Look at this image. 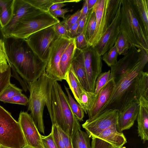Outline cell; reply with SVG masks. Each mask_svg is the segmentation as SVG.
I'll list each match as a JSON object with an SVG mask.
<instances>
[{
    "instance_id": "3957f363",
    "label": "cell",
    "mask_w": 148,
    "mask_h": 148,
    "mask_svg": "<svg viewBox=\"0 0 148 148\" xmlns=\"http://www.w3.org/2000/svg\"><path fill=\"white\" fill-rule=\"evenodd\" d=\"M148 51L145 50L141 59L129 67L115 82L113 93L105 110L116 109L119 112L135 100L134 92L135 80L148 62Z\"/></svg>"
},
{
    "instance_id": "6f0895ef",
    "label": "cell",
    "mask_w": 148,
    "mask_h": 148,
    "mask_svg": "<svg viewBox=\"0 0 148 148\" xmlns=\"http://www.w3.org/2000/svg\"><path fill=\"white\" fill-rule=\"evenodd\" d=\"M22 148H31L30 147H29V146L27 145H26L25 146H24V147H23Z\"/></svg>"
},
{
    "instance_id": "ee69618b",
    "label": "cell",
    "mask_w": 148,
    "mask_h": 148,
    "mask_svg": "<svg viewBox=\"0 0 148 148\" xmlns=\"http://www.w3.org/2000/svg\"><path fill=\"white\" fill-rule=\"evenodd\" d=\"M73 148H83L82 130H79L72 139Z\"/></svg>"
},
{
    "instance_id": "ffe728a7",
    "label": "cell",
    "mask_w": 148,
    "mask_h": 148,
    "mask_svg": "<svg viewBox=\"0 0 148 148\" xmlns=\"http://www.w3.org/2000/svg\"><path fill=\"white\" fill-rule=\"evenodd\" d=\"M116 125H112L103 131L97 137L117 148H122L127 143L126 138L122 132L119 131Z\"/></svg>"
},
{
    "instance_id": "74e56055",
    "label": "cell",
    "mask_w": 148,
    "mask_h": 148,
    "mask_svg": "<svg viewBox=\"0 0 148 148\" xmlns=\"http://www.w3.org/2000/svg\"><path fill=\"white\" fill-rule=\"evenodd\" d=\"M74 39L77 49L82 51L89 46L88 43L85 38L83 32L77 33Z\"/></svg>"
},
{
    "instance_id": "5b68a950",
    "label": "cell",
    "mask_w": 148,
    "mask_h": 148,
    "mask_svg": "<svg viewBox=\"0 0 148 148\" xmlns=\"http://www.w3.org/2000/svg\"><path fill=\"white\" fill-rule=\"evenodd\" d=\"M60 22L49 11L32 13L18 21L10 36L25 39L32 34Z\"/></svg>"
},
{
    "instance_id": "8fae6325",
    "label": "cell",
    "mask_w": 148,
    "mask_h": 148,
    "mask_svg": "<svg viewBox=\"0 0 148 148\" xmlns=\"http://www.w3.org/2000/svg\"><path fill=\"white\" fill-rule=\"evenodd\" d=\"M82 51L89 91L94 92L95 81L101 72L102 57L94 47L89 45Z\"/></svg>"
},
{
    "instance_id": "cb8c5ba5",
    "label": "cell",
    "mask_w": 148,
    "mask_h": 148,
    "mask_svg": "<svg viewBox=\"0 0 148 148\" xmlns=\"http://www.w3.org/2000/svg\"><path fill=\"white\" fill-rule=\"evenodd\" d=\"M76 50L74 38L68 45L61 58L60 67L62 79L65 80L66 74L71 64Z\"/></svg>"
},
{
    "instance_id": "9c48e42d",
    "label": "cell",
    "mask_w": 148,
    "mask_h": 148,
    "mask_svg": "<svg viewBox=\"0 0 148 148\" xmlns=\"http://www.w3.org/2000/svg\"><path fill=\"white\" fill-rule=\"evenodd\" d=\"M73 39L59 37L51 46L45 71L49 75L58 81L63 80L60 67L61 56Z\"/></svg>"
},
{
    "instance_id": "d6a6232c",
    "label": "cell",
    "mask_w": 148,
    "mask_h": 148,
    "mask_svg": "<svg viewBox=\"0 0 148 148\" xmlns=\"http://www.w3.org/2000/svg\"><path fill=\"white\" fill-rule=\"evenodd\" d=\"M119 55L115 42L113 46L102 56V58L109 66L111 67L117 63Z\"/></svg>"
},
{
    "instance_id": "7dc6e473",
    "label": "cell",
    "mask_w": 148,
    "mask_h": 148,
    "mask_svg": "<svg viewBox=\"0 0 148 148\" xmlns=\"http://www.w3.org/2000/svg\"><path fill=\"white\" fill-rule=\"evenodd\" d=\"M80 18L78 19L77 21L71 27L70 29L68 30V36L69 38L71 39H73L75 38L77 34L79 22Z\"/></svg>"
},
{
    "instance_id": "8992f818",
    "label": "cell",
    "mask_w": 148,
    "mask_h": 148,
    "mask_svg": "<svg viewBox=\"0 0 148 148\" xmlns=\"http://www.w3.org/2000/svg\"><path fill=\"white\" fill-rule=\"evenodd\" d=\"M121 0H97L92 9L96 19L94 32L88 42L94 47L114 19Z\"/></svg>"
},
{
    "instance_id": "52a82bcc",
    "label": "cell",
    "mask_w": 148,
    "mask_h": 148,
    "mask_svg": "<svg viewBox=\"0 0 148 148\" xmlns=\"http://www.w3.org/2000/svg\"><path fill=\"white\" fill-rule=\"evenodd\" d=\"M0 145L11 148L27 145L19 122L0 105Z\"/></svg>"
},
{
    "instance_id": "2e32d148",
    "label": "cell",
    "mask_w": 148,
    "mask_h": 148,
    "mask_svg": "<svg viewBox=\"0 0 148 148\" xmlns=\"http://www.w3.org/2000/svg\"><path fill=\"white\" fill-rule=\"evenodd\" d=\"M116 83L113 78H111L101 88L91 109L87 112L88 120L98 116L106 110L114 90Z\"/></svg>"
},
{
    "instance_id": "c3c4849f",
    "label": "cell",
    "mask_w": 148,
    "mask_h": 148,
    "mask_svg": "<svg viewBox=\"0 0 148 148\" xmlns=\"http://www.w3.org/2000/svg\"><path fill=\"white\" fill-rule=\"evenodd\" d=\"M68 9L67 8H61L53 10L50 12L55 17L57 18L58 17H61L64 19L65 18L64 16L65 14L69 11Z\"/></svg>"
},
{
    "instance_id": "5bb4252c",
    "label": "cell",
    "mask_w": 148,
    "mask_h": 148,
    "mask_svg": "<svg viewBox=\"0 0 148 148\" xmlns=\"http://www.w3.org/2000/svg\"><path fill=\"white\" fill-rule=\"evenodd\" d=\"M18 122L20 125L26 145L31 148H44L41 135L30 114L21 111Z\"/></svg>"
},
{
    "instance_id": "bcb514c9",
    "label": "cell",
    "mask_w": 148,
    "mask_h": 148,
    "mask_svg": "<svg viewBox=\"0 0 148 148\" xmlns=\"http://www.w3.org/2000/svg\"><path fill=\"white\" fill-rule=\"evenodd\" d=\"M58 127L64 142L65 148H73L72 143V139Z\"/></svg>"
},
{
    "instance_id": "4dcf8cb0",
    "label": "cell",
    "mask_w": 148,
    "mask_h": 148,
    "mask_svg": "<svg viewBox=\"0 0 148 148\" xmlns=\"http://www.w3.org/2000/svg\"><path fill=\"white\" fill-rule=\"evenodd\" d=\"M64 88L68 95V99L70 107L73 114L78 120L83 121L84 115V111L83 109L73 98L68 88L65 86Z\"/></svg>"
},
{
    "instance_id": "e575fe53",
    "label": "cell",
    "mask_w": 148,
    "mask_h": 148,
    "mask_svg": "<svg viewBox=\"0 0 148 148\" xmlns=\"http://www.w3.org/2000/svg\"><path fill=\"white\" fill-rule=\"evenodd\" d=\"M116 43L119 55H125L126 54L131 45L123 33L121 32Z\"/></svg>"
},
{
    "instance_id": "7402d4cb",
    "label": "cell",
    "mask_w": 148,
    "mask_h": 148,
    "mask_svg": "<svg viewBox=\"0 0 148 148\" xmlns=\"http://www.w3.org/2000/svg\"><path fill=\"white\" fill-rule=\"evenodd\" d=\"M131 1L135 14L148 38V0Z\"/></svg>"
},
{
    "instance_id": "f907efd6",
    "label": "cell",
    "mask_w": 148,
    "mask_h": 148,
    "mask_svg": "<svg viewBox=\"0 0 148 148\" xmlns=\"http://www.w3.org/2000/svg\"><path fill=\"white\" fill-rule=\"evenodd\" d=\"M87 19V17L82 18H80L79 22L77 33H80L83 32Z\"/></svg>"
},
{
    "instance_id": "83f0119b",
    "label": "cell",
    "mask_w": 148,
    "mask_h": 148,
    "mask_svg": "<svg viewBox=\"0 0 148 148\" xmlns=\"http://www.w3.org/2000/svg\"><path fill=\"white\" fill-rule=\"evenodd\" d=\"M94 92L88 91L83 88L80 95V106L86 114L92 108L97 99Z\"/></svg>"
},
{
    "instance_id": "44dd1931",
    "label": "cell",
    "mask_w": 148,
    "mask_h": 148,
    "mask_svg": "<svg viewBox=\"0 0 148 148\" xmlns=\"http://www.w3.org/2000/svg\"><path fill=\"white\" fill-rule=\"evenodd\" d=\"M51 116L50 118L52 125H56L64 132V127L62 110L54 82L51 92Z\"/></svg>"
},
{
    "instance_id": "b9f144b4",
    "label": "cell",
    "mask_w": 148,
    "mask_h": 148,
    "mask_svg": "<svg viewBox=\"0 0 148 148\" xmlns=\"http://www.w3.org/2000/svg\"><path fill=\"white\" fill-rule=\"evenodd\" d=\"M91 148H117L97 138H92Z\"/></svg>"
},
{
    "instance_id": "9a60e30c",
    "label": "cell",
    "mask_w": 148,
    "mask_h": 148,
    "mask_svg": "<svg viewBox=\"0 0 148 148\" xmlns=\"http://www.w3.org/2000/svg\"><path fill=\"white\" fill-rule=\"evenodd\" d=\"M145 50L141 47L131 45L126 54L110 67L111 77L115 82L129 67L141 59Z\"/></svg>"
},
{
    "instance_id": "30bf717a",
    "label": "cell",
    "mask_w": 148,
    "mask_h": 148,
    "mask_svg": "<svg viewBox=\"0 0 148 148\" xmlns=\"http://www.w3.org/2000/svg\"><path fill=\"white\" fill-rule=\"evenodd\" d=\"M118 115L116 109H107L94 119L87 120L82 126L90 137L97 138L104 130L117 124Z\"/></svg>"
},
{
    "instance_id": "7bdbcfd3",
    "label": "cell",
    "mask_w": 148,
    "mask_h": 148,
    "mask_svg": "<svg viewBox=\"0 0 148 148\" xmlns=\"http://www.w3.org/2000/svg\"><path fill=\"white\" fill-rule=\"evenodd\" d=\"M41 138L44 148H57L51 132L47 136L41 135Z\"/></svg>"
},
{
    "instance_id": "4fadbf2b",
    "label": "cell",
    "mask_w": 148,
    "mask_h": 148,
    "mask_svg": "<svg viewBox=\"0 0 148 148\" xmlns=\"http://www.w3.org/2000/svg\"><path fill=\"white\" fill-rule=\"evenodd\" d=\"M121 3L119 5L112 22L103 34L97 45L94 47L100 56L113 46L120 32V23Z\"/></svg>"
},
{
    "instance_id": "603a6c76",
    "label": "cell",
    "mask_w": 148,
    "mask_h": 148,
    "mask_svg": "<svg viewBox=\"0 0 148 148\" xmlns=\"http://www.w3.org/2000/svg\"><path fill=\"white\" fill-rule=\"evenodd\" d=\"M71 65L81 84L86 90L89 91L87 75L84 66L82 51L76 49Z\"/></svg>"
},
{
    "instance_id": "7c38bea8",
    "label": "cell",
    "mask_w": 148,
    "mask_h": 148,
    "mask_svg": "<svg viewBox=\"0 0 148 148\" xmlns=\"http://www.w3.org/2000/svg\"><path fill=\"white\" fill-rule=\"evenodd\" d=\"M54 83L62 110L64 127V132L72 139L77 131L81 130L80 125L71 108L68 99L60 85L58 81Z\"/></svg>"
},
{
    "instance_id": "d6986e66",
    "label": "cell",
    "mask_w": 148,
    "mask_h": 148,
    "mask_svg": "<svg viewBox=\"0 0 148 148\" xmlns=\"http://www.w3.org/2000/svg\"><path fill=\"white\" fill-rule=\"evenodd\" d=\"M139 101V107L136 119L138 134L144 143L148 140V100L141 97Z\"/></svg>"
},
{
    "instance_id": "1f68e13d",
    "label": "cell",
    "mask_w": 148,
    "mask_h": 148,
    "mask_svg": "<svg viewBox=\"0 0 148 148\" xmlns=\"http://www.w3.org/2000/svg\"><path fill=\"white\" fill-rule=\"evenodd\" d=\"M22 90L10 82L0 95V101H3L22 93Z\"/></svg>"
},
{
    "instance_id": "836d02e7",
    "label": "cell",
    "mask_w": 148,
    "mask_h": 148,
    "mask_svg": "<svg viewBox=\"0 0 148 148\" xmlns=\"http://www.w3.org/2000/svg\"><path fill=\"white\" fill-rule=\"evenodd\" d=\"M34 8L45 12L49 11L50 7L55 3V0H24Z\"/></svg>"
},
{
    "instance_id": "f35d334b",
    "label": "cell",
    "mask_w": 148,
    "mask_h": 148,
    "mask_svg": "<svg viewBox=\"0 0 148 148\" xmlns=\"http://www.w3.org/2000/svg\"><path fill=\"white\" fill-rule=\"evenodd\" d=\"M29 99L23 93L16 95L4 101V103H9L26 106L28 104Z\"/></svg>"
},
{
    "instance_id": "60d3db41",
    "label": "cell",
    "mask_w": 148,
    "mask_h": 148,
    "mask_svg": "<svg viewBox=\"0 0 148 148\" xmlns=\"http://www.w3.org/2000/svg\"><path fill=\"white\" fill-rule=\"evenodd\" d=\"M54 27L55 31L58 37H69L67 27L63 21L54 24Z\"/></svg>"
},
{
    "instance_id": "f5cc1de1",
    "label": "cell",
    "mask_w": 148,
    "mask_h": 148,
    "mask_svg": "<svg viewBox=\"0 0 148 148\" xmlns=\"http://www.w3.org/2000/svg\"><path fill=\"white\" fill-rule=\"evenodd\" d=\"M66 4L62 3H55L53 4L50 8L49 11L50 12L62 8L66 5Z\"/></svg>"
},
{
    "instance_id": "ba28073f",
    "label": "cell",
    "mask_w": 148,
    "mask_h": 148,
    "mask_svg": "<svg viewBox=\"0 0 148 148\" xmlns=\"http://www.w3.org/2000/svg\"><path fill=\"white\" fill-rule=\"evenodd\" d=\"M58 37L53 25L32 34L25 40L34 54L42 62H47L51 44Z\"/></svg>"
},
{
    "instance_id": "f6af8a7d",
    "label": "cell",
    "mask_w": 148,
    "mask_h": 148,
    "mask_svg": "<svg viewBox=\"0 0 148 148\" xmlns=\"http://www.w3.org/2000/svg\"><path fill=\"white\" fill-rule=\"evenodd\" d=\"M6 63H8L5 51L4 41L0 39V66Z\"/></svg>"
},
{
    "instance_id": "e0dca14e",
    "label": "cell",
    "mask_w": 148,
    "mask_h": 148,
    "mask_svg": "<svg viewBox=\"0 0 148 148\" xmlns=\"http://www.w3.org/2000/svg\"><path fill=\"white\" fill-rule=\"evenodd\" d=\"M40 11H42L33 7L24 0H14L12 18L9 23L2 28L5 38L10 36L14 25L20 18Z\"/></svg>"
},
{
    "instance_id": "7a4b0ae2",
    "label": "cell",
    "mask_w": 148,
    "mask_h": 148,
    "mask_svg": "<svg viewBox=\"0 0 148 148\" xmlns=\"http://www.w3.org/2000/svg\"><path fill=\"white\" fill-rule=\"evenodd\" d=\"M58 81L45 72L38 79L28 84L30 96L28 111L33 118L38 131L43 134L45 126L43 113L45 106L47 107L50 118L51 116V95L53 84Z\"/></svg>"
},
{
    "instance_id": "d590c367",
    "label": "cell",
    "mask_w": 148,
    "mask_h": 148,
    "mask_svg": "<svg viewBox=\"0 0 148 148\" xmlns=\"http://www.w3.org/2000/svg\"><path fill=\"white\" fill-rule=\"evenodd\" d=\"M110 70L101 73L98 76L95 82V93L97 96L101 88L107 83L110 78Z\"/></svg>"
},
{
    "instance_id": "8d00e7d4",
    "label": "cell",
    "mask_w": 148,
    "mask_h": 148,
    "mask_svg": "<svg viewBox=\"0 0 148 148\" xmlns=\"http://www.w3.org/2000/svg\"><path fill=\"white\" fill-rule=\"evenodd\" d=\"M51 132L57 148H65L58 127L56 125H52Z\"/></svg>"
},
{
    "instance_id": "680465c9",
    "label": "cell",
    "mask_w": 148,
    "mask_h": 148,
    "mask_svg": "<svg viewBox=\"0 0 148 148\" xmlns=\"http://www.w3.org/2000/svg\"><path fill=\"white\" fill-rule=\"evenodd\" d=\"M147 148H148V147H147Z\"/></svg>"
},
{
    "instance_id": "11a10c76",
    "label": "cell",
    "mask_w": 148,
    "mask_h": 148,
    "mask_svg": "<svg viewBox=\"0 0 148 148\" xmlns=\"http://www.w3.org/2000/svg\"><path fill=\"white\" fill-rule=\"evenodd\" d=\"M5 38V37L2 29L1 27H0V39L4 41Z\"/></svg>"
},
{
    "instance_id": "f546056e",
    "label": "cell",
    "mask_w": 148,
    "mask_h": 148,
    "mask_svg": "<svg viewBox=\"0 0 148 148\" xmlns=\"http://www.w3.org/2000/svg\"><path fill=\"white\" fill-rule=\"evenodd\" d=\"M11 71L8 63L0 66V95L10 83Z\"/></svg>"
},
{
    "instance_id": "277c9868",
    "label": "cell",
    "mask_w": 148,
    "mask_h": 148,
    "mask_svg": "<svg viewBox=\"0 0 148 148\" xmlns=\"http://www.w3.org/2000/svg\"><path fill=\"white\" fill-rule=\"evenodd\" d=\"M120 26V32L131 45L148 51V38L135 14L131 0H121Z\"/></svg>"
},
{
    "instance_id": "d4e9b609",
    "label": "cell",
    "mask_w": 148,
    "mask_h": 148,
    "mask_svg": "<svg viewBox=\"0 0 148 148\" xmlns=\"http://www.w3.org/2000/svg\"><path fill=\"white\" fill-rule=\"evenodd\" d=\"M134 97L135 100L139 101L141 97L148 100V73L142 71L139 73L135 80Z\"/></svg>"
},
{
    "instance_id": "6da1fadb",
    "label": "cell",
    "mask_w": 148,
    "mask_h": 148,
    "mask_svg": "<svg viewBox=\"0 0 148 148\" xmlns=\"http://www.w3.org/2000/svg\"><path fill=\"white\" fill-rule=\"evenodd\" d=\"M4 42L8 64L27 84L45 72L47 62L34 54L25 39L10 36L5 38Z\"/></svg>"
},
{
    "instance_id": "816d5d0a",
    "label": "cell",
    "mask_w": 148,
    "mask_h": 148,
    "mask_svg": "<svg viewBox=\"0 0 148 148\" xmlns=\"http://www.w3.org/2000/svg\"><path fill=\"white\" fill-rule=\"evenodd\" d=\"M90 10L89 11L88 10L86 0H85L82 8L81 10V16L80 18H82L85 16L87 17Z\"/></svg>"
},
{
    "instance_id": "ab89813d",
    "label": "cell",
    "mask_w": 148,
    "mask_h": 148,
    "mask_svg": "<svg viewBox=\"0 0 148 148\" xmlns=\"http://www.w3.org/2000/svg\"><path fill=\"white\" fill-rule=\"evenodd\" d=\"M81 16V10H78L73 14L69 15L63 20L66 24L68 30L75 24Z\"/></svg>"
},
{
    "instance_id": "db71d44e",
    "label": "cell",
    "mask_w": 148,
    "mask_h": 148,
    "mask_svg": "<svg viewBox=\"0 0 148 148\" xmlns=\"http://www.w3.org/2000/svg\"><path fill=\"white\" fill-rule=\"evenodd\" d=\"M97 0H86L88 9L89 10H91L96 3Z\"/></svg>"
},
{
    "instance_id": "4316f807",
    "label": "cell",
    "mask_w": 148,
    "mask_h": 148,
    "mask_svg": "<svg viewBox=\"0 0 148 148\" xmlns=\"http://www.w3.org/2000/svg\"><path fill=\"white\" fill-rule=\"evenodd\" d=\"M14 0H0V24L2 28L11 20L13 15Z\"/></svg>"
},
{
    "instance_id": "ac0fdd59",
    "label": "cell",
    "mask_w": 148,
    "mask_h": 148,
    "mask_svg": "<svg viewBox=\"0 0 148 148\" xmlns=\"http://www.w3.org/2000/svg\"><path fill=\"white\" fill-rule=\"evenodd\" d=\"M139 107V101L134 100L119 112L117 129L119 132L130 129L137 119Z\"/></svg>"
},
{
    "instance_id": "9f6ffc18",
    "label": "cell",
    "mask_w": 148,
    "mask_h": 148,
    "mask_svg": "<svg viewBox=\"0 0 148 148\" xmlns=\"http://www.w3.org/2000/svg\"><path fill=\"white\" fill-rule=\"evenodd\" d=\"M0 148H11L0 145Z\"/></svg>"
},
{
    "instance_id": "484cf974",
    "label": "cell",
    "mask_w": 148,
    "mask_h": 148,
    "mask_svg": "<svg viewBox=\"0 0 148 148\" xmlns=\"http://www.w3.org/2000/svg\"><path fill=\"white\" fill-rule=\"evenodd\" d=\"M65 80L68 83L74 97L80 105V95L84 88L76 76L71 64L66 74Z\"/></svg>"
},
{
    "instance_id": "681fc988",
    "label": "cell",
    "mask_w": 148,
    "mask_h": 148,
    "mask_svg": "<svg viewBox=\"0 0 148 148\" xmlns=\"http://www.w3.org/2000/svg\"><path fill=\"white\" fill-rule=\"evenodd\" d=\"M90 137L86 132L82 131L83 148H91L90 143Z\"/></svg>"
},
{
    "instance_id": "f1b7e54d",
    "label": "cell",
    "mask_w": 148,
    "mask_h": 148,
    "mask_svg": "<svg viewBox=\"0 0 148 148\" xmlns=\"http://www.w3.org/2000/svg\"><path fill=\"white\" fill-rule=\"evenodd\" d=\"M96 25V19L95 12L92 9L87 17L85 26L83 31L85 37L88 42L93 35Z\"/></svg>"
}]
</instances>
